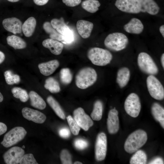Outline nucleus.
<instances>
[{"label":"nucleus","instance_id":"f257e3e1","mask_svg":"<svg viewBox=\"0 0 164 164\" xmlns=\"http://www.w3.org/2000/svg\"><path fill=\"white\" fill-rule=\"evenodd\" d=\"M147 139V135L145 131L138 129L128 136L125 143L124 149L129 153L135 152L145 144Z\"/></svg>","mask_w":164,"mask_h":164},{"label":"nucleus","instance_id":"f03ea898","mask_svg":"<svg viewBox=\"0 0 164 164\" xmlns=\"http://www.w3.org/2000/svg\"><path fill=\"white\" fill-rule=\"evenodd\" d=\"M97 74L95 70L90 67L80 69L75 77L77 87L81 89H85L93 85L96 81Z\"/></svg>","mask_w":164,"mask_h":164},{"label":"nucleus","instance_id":"7ed1b4c3","mask_svg":"<svg viewBox=\"0 0 164 164\" xmlns=\"http://www.w3.org/2000/svg\"><path fill=\"white\" fill-rule=\"evenodd\" d=\"M87 56L93 64L98 66L107 65L112 59V55L109 51L97 47L90 49L87 52Z\"/></svg>","mask_w":164,"mask_h":164},{"label":"nucleus","instance_id":"20e7f679","mask_svg":"<svg viewBox=\"0 0 164 164\" xmlns=\"http://www.w3.org/2000/svg\"><path fill=\"white\" fill-rule=\"evenodd\" d=\"M128 43L127 36L121 32H116L109 34L104 41L105 46L108 49L118 51L125 49Z\"/></svg>","mask_w":164,"mask_h":164},{"label":"nucleus","instance_id":"39448f33","mask_svg":"<svg viewBox=\"0 0 164 164\" xmlns=\"http://www.w3.org/2000/svg\"><path fill=\"white\" fill-rule=\"evenodd\" d=\"M26 134V131L23 127H14L5 135L1 144L5 147H10L23 139Z\"/></svg>","mask_w":164,"mask_h":164},{"label":"nucleus","instance_id":"423d86ee","mask_svg":"<svg viewBox=\"0 0 164 164\" xmlns=\"http://www.w3.org/2000/svg\"><path fill=\"white\" fill-rule=\"evenodd\" d=\"M138 64L140 70L150 75H154L158 72V68L151 57L145 52H141L138 57Z\"/></svg>","mask_w":164,"mask_h":164},{"label":"nucleus","instance_id":"0eeeda50","mask_svg":"<svg viewBox=\"0 0 164 164\" xmlns=\"http://www.w3.org/2000/svg\"><path fill=\"white\" fill-rule=\"evenodd\" d=\"M149 93L154 99L162 100L164 98V89L160 82L153 75H149L146 79Z\"/></svg>","mask_w":164,"mask_h":164},{"label":"nucleus","instance_id":"6e6552de","mask_svg":"<svg viewBox=\"0 0 164 164\" xmlns=\"http://www.w3.org/2000/svg\"><path fill=\"white\" fill-rule=\"evenodd\" d=\"M124 108L127 113L133 118L137 117L140 112L141 104L138 95L134 93L130 94L124 103Z\"/></svg>","mask_w":164,"mask_h":164},{"label":"nucleus","instance_id":"1a4fd4ad","mask_svg":"<svg viewBox=\"0 0 164 164\" xmlns=\"http://www.w3.org/2000/svg\"><path fill=\"white\" fill-rule=\"evenodd\" d=\"M50 22L52 27L64 36V43H70L73 40V31L66 25L62 19L54 18L51 20Z\"/></svg>","mask_w":164,"mask_h":164},{"label":"nucleus","instance_id":"9d476101","mask_svg":"<svg viewBox=\"0 0 164 164\" xmlns=\"http://www.w3.org/2000/svg\"><path fill=\"white\" fill-rule=\"evenodd\" d=\"M115 5L118 9L124 12L137 14L141 12L139 0H116Z\"/></svg>","mask_w":164,"mask_h":164},{"label":"nucleus","instance_id":"9b49d317","mask_svg":"<svg viewBox=\"0 0 164 164\" xmlns=\"http://www.w3.org/2000/svg\"><path fill=\"white\" fill-rule=\"evenodd\" d=\"M107 150V138L103 132L99 133L97 137L95 147V157L98 161L104 160L106 157Z\"/></svg>","mask_w":164,"mask_h":164},{"label":"nucleus","instance_id":"f8f14e48","mask_svg":"<svg viewBox=\"0 0 164 164\" xmlns=\"http://www.w3.org/2000/svg\"><path fill=\"white\" fill-rule=\"evenodd\" d=\"M73 118L78 125L85 131H87L94 124L90 117L85 112L83 109L78 108L73 112Z\"/></svg>","mask_w":164,"mask_h":164},{"label":"nucleus","instance_id":"ddd939ff","mask_svg":"<svg viewBox=\"0 0 164 164\" xmlns=\"http://www.w3.org/2000/svg\"><path fill=\"white\" fill-rule=\"evenodd\" d=\"M24 154L25 151L22 148L14 146L4 153L3 158L6 164H19L21 159Z\"/></svg>","mask_w":164,"mask_h":164},{"label":"nucleus","instance_id":"4468645a","mask_svg":"<svg viewBox=\"0 0 164 164\" xmlns=\"http://www.w3.org/2000/svg\"><path fill=\"white\" fill-rule=\"evenodd\" d=\"M3 26L7 31L14 34L22 32V22L19 19L12 17L4 19L2 22Z\"/></svg>","mask_w":164,"mask_h":164},{"label":"nucleus","instance_id":"2eb2a0df","mask_svg":"<svg viewBox=\"0 0 164 164\" xmlns=\"http://www.w3.org/2000/svg\"><path fill=\"white\" fill-rule=\"evenodd\" d=\"M22 112L25 118L37 123H43L46 119V117L44 114L30 108L25 107L22 109Z\"/></svg>","mask_w":164,"mask_h":164},{"label":"nucleus","instance_id":"dca6fc26","mask_svg":"<svg viewBox=\"0 0 164 164\" xmlns=\"http://www.w3.org/2000/svg\"><path fill=\"white\" fill-rule=\"evenodd\" d=\"M107 127L108 132L111 134L116 133L119 128L118 111L115 109L109 112L107 119Z\"/></svg>","mask_w":164,"mask_h":164},{"label":"nucleus","instance_id":"f3484780","mask_svg":"<svg viewBox=\"0 0 164 164\" xmlns=\"http://www.w3.org/2000/svg\"><path fill=\"white\" fill-rule=\"evenodd\" d=\"M93 27L92 22L85 20H79L76 24L77 32L84 39H87L90 36Z\"/></svg>","mask_w":164,"mask_h":164},{"label":"nucleus","instance_id":"a211bd4d","mask_svg":"<svg viewBox=\"0 0 164 164\" xmlns=\"http://www.w3.org/2000/svg\"><path fill=\"white\" fill-rule=\"evenodd\" d=\"M42 45L44 47L49 49L52 53L56 55L61 53L64 47L63 44L60 41L51 38L44 40Z\"/></svg>","mask_w":164,"mask_h":164},{"label":"nucleus","instance_id":"6ab92c4d","mask_svg":"<svg viewBox=\"0 0 164 164\" xmlns=\"http://www.w3.org/2000/svg\"><path fill=\"white\" fill-rule=\"evenodd\" d=\"M124 29L128 33L138 34L143 31L144 26L139 19L133 18L124 26Z\"/></svg>","mask_w":164,"mask_h":164},{"label":"nucleus","instance_id":"aec40b11","mask_svg":"<svg viewBox=\"0 0 164 164\" xmlns=\"http://www.w3.org/2000/svg\"><path fill=\"white\" fill-rule=\"evenodd\" d=\"M59 62L56 60L39 64L38 67L41 73L45 76L50 75L53 73L58 68Z\"/></svg>","mask_w":164,"mask_h":164},{"label":"nucleus","instance_id":"412c9836","mask_svg":"<svg viewBox=\"0 0 164 164\" xmlns=\"http://www.w3.org/2000/svg\"><path fill=\"white\" fill-rule=\"evenodd\" d=\"M141 5V12H147L154 15L159 12L160 8L154 0H139Z\"/></svg>","mask_w":164,"mask_h":164},{"label":"nucleus","instance_id":"4be33fe9","mask_svg":"<svg viewBox=\"0 0 164 164\" xmlns=\"http://www.w3.org/2000/svg\"><path fill=\"white\" fill-rule=\"evenodd\" d=\"M36 25V20L34 17L28 18L22 26V31L24 36L27 37L32 36L35 31Z\"/></svg>","mask_w":164,"mask_h":164},{"label":"nucleus","instance_id":"5701e85b","mask_svg":"<svg viewBox=\"0 0 164 164\" xmlns=\"http://www.w3.org/2000/svg\"><path fill=\"white\" fill-rule=\"evenodd\" d=\"M152 114L156 121L158 122L162 127L164 128V109L159 104L154 103L151 107Z\"/></svg>","mask_w":164,"mask_h":164},{"label":"nucleus","instance_id":"b1692460","mask_svg":"<svg viewBox=\"0 0 164 164\" xmlns=\"http://www.w3.org/2000/svg\"><path fill=\"white\" fill-rule=\"evenodd\" d=\"M130 75V71L126 67H123L118 70L116 82L121 88L124 87L127 85L129 81Z\"/></svg>","mask_w":164,"mask_h":164},{"label":"nucleus","instance_id":"393cba45","mask_svg":"<svg viewBox=\"0 0 164 164\" xmlns=\"http://www.w3.org/2000/svg\"><path fill=\"white\" fill-rule=\"evenodd\" d=\"M29 95L32 106L40 110H43L46 108V104L45 102L36 92L31 91Z\"/></svg>","mask_w":164,"mask_h":164},{"label":"nucleus","instance_id":"a878e982","mask_svg":"<svg viewBox=\"0 0 164 164\" xmlns=\"http://www.w3.org/2000/svg\"><path fill=\"white\" fill-rule=\"evenodd\" d=\"M8 44L15 49H22L27 46L26 42L21 37L12 35L8 36L6 38Z\"/></svg>","mask_w":164,"mask_h":164},{"label":"nucleus","instance_id":"bb28decb","mask_svg":"<svg viewBox=\"0 0 164 164\" xmlns=\"http://www.w3.org/2000/svg\"><path fill=\"white\" fill-rule=\"evenodd\" d=\"M43 27L45 31L49 35L50 38L63 42L64 36L52 27L50 22L48 21L45 22L43 24Z\"/></svg>","mask_w":164,"mask_h":164},{"label":"nucleus","instance_id":"cd10ccee","mask_svg":"<svg viewBox=\"0 0 164 164\" xmlns=\"http://www.w3.org/2000/svg\"><path fill=\"white\" fill-rule=\"evenodd\" d=\"M47 101L56 115L63 119L65 118L64 113L58 102L52 96H49Z\"/></svg>","mask_w":164,"mask_h":164},{"label":"nucleus","instance_id":"c85d7f7f","mask_svg":"<svg viewBox=\"0 0 164 164\" xmlns=\"http://www.w3.org/2000/svg\"><path fill=\"white\" fill-rule=\"evenodd\" d=\"M81 5L87 12L94 13L98 10L101 4L97 0H85L82 2Z\"/></svg>","mask_w":164,"mask_h":164},{"label":"nucleus","instance_id":"c756f323","mask_svg":"<svg viewBox=\"0 0 164 164\" xmlns=\"http://www.w3.org/2000/svg\"><path fill=\"white\" fill-rule=\"evenodd\" d=\"M131 157L130 163L131 164H145L146 163L147 156L143 151L138 150Z\"/></svg>","mask_w":164,"mask_h":164},{"label":"nucleus","instance_id":"7c9ffc66","mask_svg":"<svg viewBox=\"0 0 164 164\" xmlns=\"http://www.w3.org/2000/svg\"><path fill=\"white\" fill-rule=\"evenodd\" d=\"M103 111V104L101 101H96L94 105V108L91 116L94 121H100L102 118Z\"/></svg>","mask_w":164,"mask_h":164},{"label":"nucleus","instance_id":"2f4dec72","mask_svg":"<svg viewBox=\"0 0 164 164\" xmlns=\"http://www.w3.org/2000/svg\"><path fill=\"white\" fill-rule=\"evenodd\" d=\"M44 86L46 89L52 93H57L60 91L59 83L52 77L48 78L46 80Z\"/></svg>","mask_w":164,"mask_h":164},{"label":"nucleus","instance_id":"473e14b6","mask_svg":"<svg viewBox=\"0 0 164 164\" xmlns=\"http://www.w3.org/2000/svg\"><path fill=\"white\" fill-rule=\"evenodd\" d=\"M13 96L19 98L22 102H26L29 98V95L26 91L19 87H14L11 90Z\"/></svg>","mask_w":164,"mask_h":164},{"label":"nucleus","instance_id":"72a5a7b5","mask_svg":"<svg viewBox=\"0 0 164 164\" xmlns=\"http://www.w3.org/2000/svg\"><path fill=\"white\" fill-rule=\"evenodd\" d=\"M5 80L9 85L18 84L20 81V77L17 74H14L10 70H7L4 73Z\"/></svg>","mask_w":164,"mask_h":164},{"label":"nucleus","instance_id":"f704fd0d","mask_svg":"<svg viewBox=\"0 0 164 164\" xmlns=\"http://www.w3.org/2000/svg\"><path fill=\"white\" fill-rule=\"evenodd\" d=\"M60 78L61 82L64 84L70 83L72 79V75L70 70L67 68L62 69L60 72Z\"/></svg>","mask_w":164,"mask_h":164},{"label":"nucleus","instance_id":"c9c22d12","mask_svg":"<svg viewBox=\"0 0 164 164\" xmlns=\"http://www.w3.org/2000/svg\"><path fill=\"white\" fill-rule=\"evenodd\" d=\"M67 119L72 134L75 135H78L80 130V127L76 121L70 115L67 116Z\"/></svg>","mask_w":164,"mask_h":164},{"label":"nucleus","instance_id":"e433bc0d","mask_svg":"<svg viewBox=\"0 0 164 164\" xmlns=\"http://www.w3.org/2000/svg\"><path fill=\"white\" fill-rule=\"evenodd\" d=\"M60 159L63 164H71L72 163L71 156L68 150L64 149L60 154Z\"/></svg>","mask_w":164,"mask_h":164},{"label":"nucleus","instance_id":"4c0bfd02","mask_svg":"<svg viewBox=\"0 0 164 164\" xmlns=\"http://www.w3.org/2000/svg\"><path fill=\"white\" fill-rule=\"evenodd\" d=\"M19 164H37L33 155L32 154L24 155L21 159Z\"/></svg>","mask_w":164,"mask_h":164},{"label":"nucleus","instance_id":"58836bf2","mask_svg":"<svg viewBox=\"0 0 164 164\" xmlns=\"http://www.w3.org/2000/svg\"><path fill=\"white\" fill-rule=\"evenodd\" d=\"M88 142L83 139H77L74 142L75 147L79 150H81L85 149L88 146Z\"/></svg>","mask_w":164,"mask_h":164},{"label":"nucleus","instance_id":"ea45409f","mask_svg":"<svg viewBox=\"0 0 164 164\" xmlns=\"http://www.w3.org/2000/svg\"><path fill=\"white\" fill-rule=\"evenodd\" d=\"M62 2L67 6L74 7L79 5L81 0H62Z\"/></svg>","mask_w":164,"mask_h":164},{"label":"nucleus","instance_id":"a19ab883","mask_svg":"<svg viewBox=\"0 0 164 164\" xmlns=\"http://www.w3.org/2000/svg\"><path fill=\"white\" fill-rule=\"evenodd\" d=\"M59 133L60 136L63 138H68L70 134L69 129L66 127H63L61 128L59 130Z\"/></svg>","mask_w":164,"mask_h":164},{"label":"nucleus","instance_id":"79ce46f5","mask_svg":"<svg viewBox=\"0 0 164 164\" xmlns=\"http://www.w3.org/2000/svg\"><path fill=\"white\" fill-rule=\"evenodd\" d=\"M149 164H164L163 159L160 157H157L153 159L149 162Z\"/></svg>","mask_w":164,"mask_h":164},{"label":"nucleus","instance_id":"37998d69","mask_svg":"<svg viewBox=\"0 0 164 164\" xmlns=\"http://www.w3.org/2000/svg\"><path fill=\"white\" fill-rule=\"evenodd\" d=\"M49 0H33L34 3L39 6H43L46 4Z\"/></svg>","mask_w":164,"mask_h":164},{"label":"nucleus","instance_id":"c03bdc74","mask_svg":"<svg viewBox=\"0 0 164 164\" xmlns=\"http://www.w3.org/2000/svg\"><path fill=\"white\" fill-rule=\"evenodd\" d=\"M7 130V127L4 123L0 122V135L5 133Z\"/></svg>","mask_w":164,"mask_h":164},{"label":"nucleus","instance_id":"a18cd8bd","mask_svg":"<svg viewBox=\"0 0 164 164\" xmlns=\"http://www.w3.org/2000/svg\"><path fill=\"white\" fill-rule=\"evenodd\" d=\"M5 56L4 53L0 51V64L2 63L4 60Z\"/></svg>","mask_w":164,"mask_h":164},{"label":"nucleus","instance_id":"49530a36","mask_svg":"<svg viewBox=\"0 0 164 164\" xmlns=\"http://www.w3.org/2000/svg\"><path fill=\"white\" fill-rule=\"evenodd\" d=\"M159 31L163 37H164V25H162L160 27Z\"/></svg>","mask_w":164,"mask_h":164},{"label":"nucleus","instance_id":"de8ad7c7","mask_svg":"<svg viewBox=\"0 0 164 164\" xmlns=\"http://www.w3.org/2000/svg\"><path fill=\"white\" fill-rule=\"evenodd\" d=\"M161 64L162 66V67L164 69V54L163 53L161 56Z\"/></svg>","mask_w":164,"mask_h":164},{"label":"nucleus","instance_id":"09e8293b","mask_svg":"<svg viewBox=\"0 0 164 164\" xmlns=\"http://www.w3.org/2000/svg\"><path fill=\"white\" fill-rule=\"evenodd\" d=\"M3 100V97L1 94V93L0 92V102H2Z\"/></svg>","mask_w":164,"mask_h":164},{"label":"nucleus","instance_id":"8fccbe9b","mask_svg":"<svg viewBox=\"0 0 164 164\" xmlns=\"http://www.w3.org/2000/svg\"><path fill=\"white\" fill-rule=\"evenodd\" d=\"M9 2H19L20 0H7Z\"/></svg>","mask_w":164,"mask_h":164},{"label":"nucleus","instance_id":"3c124183","mask_svg":"<svg viewBox=\"0 0 164 164\" xmlns=\"http://www.w3.org/2000/svg\"><path fill=\"white\" fill-rule=\"evenodd\" d=\"M74 164H82V163L79 161H76L74 163Z\"/></svg>","mask_w":164,"mask_h":164},{"label":"nucleus","instance_id":"603ef678","mask_svg":"<svg viewBox=\"0 0 164 164\" xmlns=\"http://www.w3.org/2000/svg\"><path fill=\"white\" fill-rule=\"evenodd\" d=\"M24 147H25L24 146H22V148H24Z\"/></svg>","mask_w":164,"mask_h":164}]
</instances>
